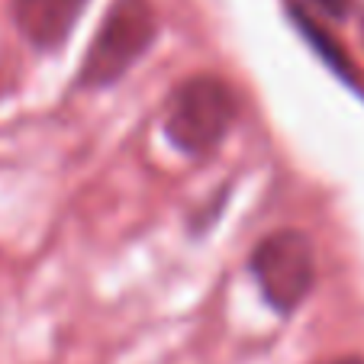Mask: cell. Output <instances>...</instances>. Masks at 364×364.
Segmentation results:
<instances>
[{
  "label": "cell",
  "mask_w": 364,
  "mask_h": 364,
  "mask_svg": "<svg viewBox=\"0 0 364 364\" xmlns=\"http://www.w3.org/2000/svg\"><path fill=\"white\" fill-rule=\"evenodd\" d=\"M159 36V16L151 0H113L87 55L77 68L81 87H110L117 84Z\"/></svg>",
  "instance_id": "cell-1"
},
{
  "label": "cell",
  "mask_w": 364,
  "mask_h": 364,
  "mask_svg": "<svg viewBox=\"0 0 364 364\" xmlns=\"http://www.w3.org/2000/svg\"><path fill=\"white\" fill-rule=\"evenodd\" d=\"M235 117H239V103L232 87L216 75H193L178 84L168 100L165 132L174 149L200 159L229 136Z\"/></svg>",
  "instance_id": "cell-2"
},
{
  "label": "cell",
  "mask_w": 364,
  "mask_h": 364,
  "mask_svg": "<svg viewBox=\"0 0 364 364\" xmlns=\"http://www.w3.org/2000/svg\"><path fill=\"white\" fill-rule=\"evenodd\" d=\"M252 274L277 313H294L316 284V248L300 229H277L255 245Z\"/></svg>",
  "instance_id": "cell-3"
},
{
  "label": "cell",
  "mask_w": 364,
  "mask_h": 364,
  "mask_svg": "<svg viewBox=\"0 0 364 364\" xmlns=\"http://www.w3.org/2000/svg\"><path fill=\"white\" fill-rule=\"evenodd\" d=\"M87 0H14V20L36 48H55L68 39Z\"/></svg>",
  "instance_id": "cell-4"
},
{
  "label": "cell",
  "mask_w": 364,
  "mask_h": 364,
  "mask_svg": "<svg viewBox=\"0 0 364 364\" xmlns=\"http://www.w3.org/2000/svg\"><path fill=\"white\" fill-rule=\"evenodd\" d=\"M306 4H313V7L323 16H329V20H345L351 10V0H306Z\"/></svg>",
  "instance_id": "cell-5"
},
{
  "label": "cell",
  "mask_w": 364,
  "mask_h": 364,
  "mask_svg": "<svg viewBox=\"0 0 364 364\" xmlns=\"http://www.w3.org/2000/svg\"><path fill=\"white\" fill-rule=\"evenodd\" d=\"M329 364H364L361 358H338V361H329Z\"/></svg>",
  "instance_id": "cell-6"
}]
</instances>
